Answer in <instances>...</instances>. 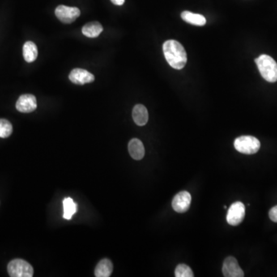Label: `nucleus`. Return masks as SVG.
<instances>
[{
    "label": "nucleus",
    "mask_w": 277,
    "mask_h": 277,
    "mask_svg": "<svg viewBox=\"0 0 277 277\" xmlns=\"http://www.w3.org/2000/svg\"><path fill=\"white\" fill-rule=\"evenodd\" d=\"M163 53L168 63L175 69H182L187 62V55L181 43L173 40H167L163 46Z\"/></svg>",
    "instance_id": "nucleus-1"
},
{
    "label": "nucleus",
    "mask_w": 277,
    "mask_h": 277,
    "mask_svg": "<svg viewBox=\"0 0 277 277\" xmlns=\"http://www.w3.org/2000/svg\"><path fill=\"white\" fill-rule=\"evenodd\" d=\"M259 71L265 80L269 83H275L277 81V63L271 56L261 55L255 60Z\"/></svg>",
    "instance_id": "nucleus-2"
},
{
    "label": "nucleus",
    "mask_w": 277,
    "mask_h": 277,
    "mask_svg": "<svg viewBox=\"0 0 277 277\" xmlns=\"http://www.w3.org/2000/svg\"><path fill=\"white\" fill-rule=\"evenodd\" d=\"M234 147L238 152L246 155L257 154L261 149V142L252 136H242L234 141Z\"/></svg>",
    "instance_id": "nucleus-3"
},
{
    "label": "nucleus",
    "mask_w": 277,
    "mask_h": 277,
    "mask_svg": "<svg viewBox=\"0 0 277 277\" xmlns=\"http://www.w3.org/2000/svg\"><path fill=\"white\" fill-rule=\"evenodd\" d=\"M8 273L11 277H32L34 270L27 261L15 259L8 264Z\"/></svg>",
    "instance_id": "nucleus-4"
},
{
    "label": "nucleus",
    "mask_w": 277,
    "mask_h": 277,
    "mask_svg": "<svg viewBox=\"0 0 277 277\" xmlns=\"http://www.w3.org/2000/svg\"><path fill=\"white\" fill-rule=\"evenodd\" d=\"M245 215V205L240 201L233 202L227 211V223L231 226H238L243 222Z\"/></svg>",
    "instance_id": "nucleus-5"
},
{
    "label": "nucleus",
    "mask_w": 277,
    "mask_h": 277,
    "mask_svg": "<svg viewBox=\"0 0 277 277\" xmlns=\"http://www.w3.org/2000/svg\"><path fill=\"white\" fill-rule=\"evenodd\" d=\"M55 14L62 23L69 24L73 23L80 15V10L77 7L61 5L56 8Z\"/></svg>",
    "instance_id": "nucleus-6"
},
{
    "label": "nucleus",
    "mask_w": 277,
    "mask_h": 277,
    "mask_svg": "<svg viewBox=\"0 0 277 277\" xmlns=\"http://www.w3.org/2000/svg\"><path fill=\"white\" fill-rule=\"evenodd\" d=\"M191 202V194L187 191H182L175 196L172 201V206L175 211L183 214L189 210Z\"/></svg>",
    "instance_id": "nucleus-7"
},
{
    "label": "nucleus",
    "mask_w": 277,
    "mask_h": 277,
    "mask_svg": "<svg viewBox=\"0 0 277 277\" xmlns=\"http://www.w3.org/2000/svg\"><path fill=\"white\" fill-rule=\"evenodd\" d=\"M223 274L225 277H244V272L238 264L236 259L228 257L225 259L223 265Z\"/></svg>",
    "instance_id": "nucleus-8"
},
{
    "label": "nucleus",
    "mask_w": 277,
    "mask_h": 277,
    "mask_svg": "<svg viewBox=\"0 0 277 277\" xmlns=\"http://www.w3.org/2000/svg\"><path fill=\"white\" fill-rule=\"evenodd\" d=\"M15 107L17 110L23 113L33 112L37 108L36 98L32 94L22 95L17 100Z\"/></svg>",
    "instance_id": "nucleus-9"
},
{
    "label": "nucleus",
    "mask_w": 277,
    "mask_h": 277,
    "mask_svg": "<svg viewBox=\"0 0 277 277\" xmlns=\"http://www.w3.org/2000/svg\"><path fill=\"white\" fill-rule=\"evenodd\" d=\"M69 78L72 83L77 85L92 83L95 79L93 74L83 69H73L69 74Z\"/></svg>",
    "instance_id": "nucleus-10"
},
{
    "label": "nucleus",
    "mask_w": 277,
    "mask_h": 277,
    "mask_svg": "<svg viewBox=\"0 0 277 277\" xmlns=\"http://www.w3.org/2000/svg\"><path fill=\"white\" fill-rule=\"evenodd\" d=\"M128 150L131 157L136 160H140L144 157V146L138 138H132L131 140L129 141Z\"/></svg>",
    "instance_id": "nucleus-11"
},
{
    "label": "nucleus",
    "mask_w": 277,
    "mask_h": 277,
    "mask_svg": "<svg viewBox=\"0 0 277 277\" xmlns=\"http://www.w3.org/2000/svg\"><path fill=\"white\" fill-rule=\"evenodd\" d=\"M133 119L137 125L143 126L148 122V111L146 107L141 104L136 105L133 109Z\"/></svg>",
    "instance_id": "nucleus-12"
},
{
    "label": "nucleus",
    "mask_w": 277,
    "mask_h": 277,
    "mask_svg": "<svg viewBox=\"0 0 277 277\" xmlns=\"http://www.w3.org/2000/svg\"><path fill=\"white\" fill-rule=\"evenodd\" d=\"M113 270V265L108 259H103L99 261L95 269V276L96 277H109Z\"/></svg>",
    "instance_id": "nucleus-13"
},
{
    "label": "nucleus",
    "mask_w": 277,
    "mask_h": 277,
    "mask_svg": "<svg viewBox=\"0 0 277 277\" xmlns=\"http://www.w3.org/2000/svg\"><path fill=\"white\" fill-rule=\"evenodd\" d=\"M182 19L189 24L202 27L206 23V19L200 14H193L191 12L184 11L181 14Z\"/></svg>",
    "instance_id": "nucleus-14"
},
{
    "label": "nucleus",
    "mask_w": 277,
    "mask_h": 277,
    "mask_svg": "<svg viewBox=\"0 0 277 277\" xmlns=\"http://www.w3.org/2000/svg\"><path fill=\"white\" fill-rule=\"evenodd\" d=\"M103 30V27L100 23L98 22H91L85 25L82 29V32L86 37L96 38L101 34Z\"/></svg>",
    "instance_id": "nucleus-15"
},
{
    "label": "nucleus",
    "mask_w": 277,
    "mask_h": 277,
    "mask_svg": "<svg viewBox=\"0 0 277 277\" xmlns=\"http://www.w3.org/2000/svg\"><path fill=\"white\" fill-rule=\"evenodd\" d=\"M38 56V49L35 43L27 42L23 46V57L27 62H32Z\"/></svg>",
    "instance_id": "nucleus-16"
},
{
    "label": "nucleus",
    "mask_w": 277,
    "mask_h": 277,
    "mask_svg": "<svg viewBox=\"0 0 277 277\" xmlns=\"http://www.w3.org/2000/svg\"><path fill=\"white\" fill-rule=\"evenodd\" d=\"M62 204H63L64 219H71L73 215L77 213V203L71 198H65Z\"/></svg>",
    "instance_id": "nucleus-17"
},
{
    "label": "nucleus",
    "mask_w": 277,
    "mask_h": 277,
    "mask_svg": "<svg viewBox=\"0 0 277 277\" xmlns=\"http://www.w3.org/2000/svg\"><path fill=\"white\" fill-rule=\"evenodd\" d=\"M13 133V125L10 121L0 119V138H7Z\"/></svg>",
    "instance_id": "nucleus-18"
},
{
    "label": "nucleus",
    "mask_w": 277,
    "mask_h": 277,
    "mask_svg": "<svg viewBox=\"0 0 277 277\" xmlns=\"http://www.w3.org/2000/svg\"><path fill=\"white\" fill-rule=\"evenodd\" d=\"M175 277H193V270L185 264H179L175 270Z\"/></svg>",
    "instance_id": "nucleus-19"
},
{
    "label": "nucleus",
    "mask_w": 277,
    "mask_h": 277,
    "mask_svg": "<svg viewBox=\"0 0 277 277\" xmlns=\"http://www.w3.org/2000/svg\"><path fill=\"white\" fill-rule=\"evenodd\" d=\"M269 216L272 221L277 223V206L271 208V210L269 212Z\"/></svg>",
    "instance_id": "nucleus-20"
},
{
    "label": "nucleus",
    "mask_w": 277,
    "mask_h": 277,
    "mask_svg": "<svg viewBox=\"0 0 277 277\" xmlns=\"http://www.w3.org/2000/svg\"><path fill=\"white\" fill-rule=\"evenodd\" d=\"M111 2L116 6H122L125 2V0H111Z\"/></svg>",
    "instance_id": "nucleus-21"
}]
</instances>
